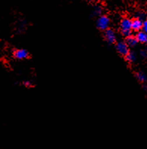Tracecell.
Listing matches in <instances>:
<instances>
[{"mask_svg": "<svg viewBox=\"0 0 147 149\" xmlns=\"http://www.w3.org/2000/svg\"><path fill=\"white\" fill-rule=\"evenodd\" d=\"M101 11L102 10L100 7H96L94 8V13L95 15H100V14H101Z\"/></svg>", "mask_w": 147, "mask_h": 149, "instance_id": "cell-12", "label": "cell"}, {"mask_svg": "<svg viewBox=\"0 0 147 149\" xmlns=\"http://www.w3.org/2000/svg\"><path fill=\"white\" fill-rule=\"evenodd\" d=\"M125 60H127L128 63H133L136 60V55L134 52H130L129 51L128 54L125 55Z\"/></svg>", "mask_w": 147, "mask_h": 149, "instance_id": "cell-9", "label": "cell"}, {"mask_svg": "<svg viewBox=\"0 0 147 149\" xmlns=\"http://www.w3.org/2000/svg\"><path fill=\"white\" fill-rule=\"evenodd\" d=\"M116 50L118 51V53L120 54L121 55L125 56L128 54L129 52V48L128 45L126 42H119L116 44Z\"/></svg>", "mask_w": 147, "mask_h": 149, "instance_id": "cell-3", "label": "cell"}, {"mask_svg": "<svg viewBox=\"0 0 147 149\" xmlns=\"http://www.w3.org/2000/svg\"><path fill=\"white\" fill-rule=\"evenodd\" d=\"M13 56L17 60H24L29 56V53L25 49H16L13 51Z\"/></svg>", "mask_w": 147, "mask_h": 149, "instance_id": "cell-4", "label": "cell"}, {"mask_svg": "<svg viewBox=\"0 0 147 149\" xmlns=\"http://www.w3.org/2000/svg\"><path fill=\"white\" fill-rule=\"evenodd\" d=\"M87 1H88V2H97V0H87Z\"/></svg>", "mask_w": 147, "mask_h": 149, "instance_id": "cell-15", "label": "cell"}, {"mask_svg": "<svg viewBox=\"0 0 147 149\" xmlns=\"http://www.w3.org/2000/svg\"><path fill=\"white\" fill-rule=\"evenodd\" d=\"M104 37H105L106 42L110 44H113L116 41V36L115 32L111 29H107L106 30H105Z\"/></svg>", "mask_w": 147, "mask_h": 149, "instance_id": "cell-5", "label": "cell"}, {"mask_svg": "<svg viewBox=\"0 0 147 149\" xmlns=\"http://www.w3.org/2000/svg\"><path fill=\"white\" fill-rule=\"evenodd\" d=\"M120 27L124 36H131V20L128 18H123L120 23Z\"/></svg>", "mask_w": 147, "mask_h": 149, "instance_id": "cell-1", "label": "cell"}, {"mask_svg": "<svg viewBox=\"0 0 147 149\" xmlns=\"http://www.w3.org/2000/svg\"><path fill=\"white\" fill-rule=\"evenodd\" d=\"M136 40L140 43L146 44L147 45V33L143 32H138L136 36Z\"/></svg>", "mask_w": 147, "mask_h": 149, "instance_id": "cell-7", "label": "cell"}, {"mask_svg": "<svg viewBox=\"0 0 147 149\" xmlns=\"http://www.w3.org/2000/svg\"><path fill=\"white\" fill-rule=\"evenodd\" d=\"M143 27V22L140 18H136L131 20V29L134 31H140Z\"/></svg>", "mask_w": 147, "mask_h": 149, "instance_id": "cell-6", "label": "cell"}, {"mask_svg": "<svg viewBox=\"0 0 147 149\" xmlns=\"http://www.w3.org/2000/svg\"><path fill=\"white\" fill-rule=\"evenodd\" d=\"M146 55H147V48H146Z\"/></svg>", "mask_w": 147, "mask_h": 149, "instance_id": "cell-16", "label": "cell"}, {"mask_svg": "<svg viewBox=\"0 0 147 149\" xmlns=\"http://www.w3.org/2000/svg\"><path fill=\"white\" fill-rule=\"evenodd\" d=\"M24 84L26 86V87H30L31 84L29 81H24Z\"/></svg>", "mask_w": 147, "mask_h": 149, "instance_id": "cell-14", "label": "cell"}, {"mask_svg": "<svg viewBox=\"0 0 147 149\" xmlns=\"http://www.w3.org/2000/svg\"><path fill=\"white\" fill-rule=\"evenodd\" d=\"M142 29H143V31L144 33H147V20L143 22V27H142Z\"/></svg>", "mask_w": 147, "mask_h": 149, "instance_id": "cell-11", "label": "cell"}, {"mask_svg": "<svg viewBox=\"0 0 147 149\" xmlns=\"http://www.w3.org/2000/svg\"><path fill=\"white\" fill-rule=\"evenodd\" d=\"M110 20L107 16L106 15H101V16L97 19V26L100 30H106L109 26Z\"/></svg>", "mask_w": 147, "mask_h": 149, "instance_id": "cell-2", "label": "cell"}, {"mask_svg": "<svg viewBox=\"0 0 147 149\" xmlns=\"http://www.w3.org/2000/svg\"><path fill=\"white\" fill-rule=\"evenodd\" d=\"M135 76H136V79L140 82H145L146 80L145 74L143 72H136V74H135Z\"/></svg>", "mask_w": 147, "mask_h": 149, "instance_id": "cell-10", "label": "cell"}, {"mask_svg": "<svg viewBox=\"0 0 147 149\" xmlns=\"http://www.w3.org/2000/svg\"><path fill=\"white\" fill-rule=\"evenodd\" d=\"M137 40H136V38L134 36H130L127 37V40H126V43L127 44L128 46H135L137 43Z\"/></svg>", "mask_w": 147, "mask_h": 149, "instance_id": "cell-8", "label": "cell"}, {"mask_svg": "<svg viewBox=\"0 0 147 149\" xmlns=\"http://www.w3.org/2000/svg\"><path fill=\"white\" fill-rule=\"evenodd\" d=\"M140 54H141L142 56H144V57H146V56H147L146 52V51H142L141 53H140Z\"/></svg>", "mask_w": 147, "mask_h": 149, "instance_id": "cell-13", "label": "cell"}]
</instances>
